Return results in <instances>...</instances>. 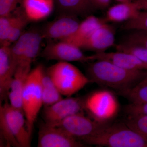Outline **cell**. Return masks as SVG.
Instances as JSON below:
<instances>
[{
    "mask_svg": "<svg viewBox=\"0 0 147 147\" xmlns=\"http://www.w3.org/2000/svg\"><path fill=\"white\" fill-rule=\"evenodd\" d=\"M86 76L91 83L115 90L121 94L146 78L147 71L126 69L100 60L88 66Z\"/></svg>",
    "mask_w": 147,
    "mask_h": 147,
    "instance_id": "6da1fadb",
    "label": "cell"
},
{
    "mask_svg": "<svg viewBox=\"0 0 147 147\" xmlns=\"http://www.w3.org/2000/svg\"><path fill=\"white\" fill-rule=\"evenodd\" d=\"M82 142L100 147H147V139L124 122L104 124L94 135Z\"/></svg>",
    "mask_w": 147,
    "mask_h": 147,
    "instance_id": "7a4b0ae2",
    "label": "cell"
},
{
    "mask_svg": "<svg viewBox=\"0 0 147 147\" xmlns=\"http://www.w3.org/2000/svg\"><path fill=\"white\" fill-rule=\"evenodd\" d=\"M44 69L43 66L39 65L31 71L22 93V109L31 136L37 117L43 105L41 81Z\"/></svg>",
    "mask_w": 147,
    "mask_h": 147,
    "instance_id": "3957f363",
    "label": "cell"
},
{
    "mask_svg": "<svg viewBox=\"0 0 147 147\" xmlns=\"http://www.w3.org/2000/svg\"><path fill=\"white\" fill-rule=\"evenodd\" d=\"M46 71L61 93L66 97L72 96L91 83L86 75L67 62H58Z\"/></svg>",
    "mask_w": 147,
    "mask_h": 147,
    "instance_id": "277c9868",
    "label": "cell"
},
{
    "mask_svg": "<svg viewBox=\"0 0 147 147\" xmlns=\"http://www.w3.org/2000/svg\"><path fill=\"white\" fill-rule=\"evenodd\" d=\"M84 110L91 119L107 123L118 114L119 103L115 94L109 90L94 91L84 98Z\"/></svg>",
    "mask_w": 147,
    "mask_h": 147,
    "instance_id": "5b68a950",
    "label": "cell"
},
{
    "mask_svg": "<svg viewBox=\"0 0 147 147\" xmlns=\"http://www.w3.org/2000/svg\"><path fill=\"white\" fill-rule=\"evenodd\" d=\"M83 113L72 115L54 125L61 128L71 137L82 142L94 135L105 124L97 122L85 116Z\"/></svg>",
    "mask_w": 147,
    "mask_h": 147,
    "instance_id": "8992f818",
    "label": "cell"
},
{
    "mask_svg": "<svg viewBox=\"0 0 147 147\" xmlns=\"http://www.w3.org/2000/svg\"><path fill=\"white\" fill-rule=\"evenodd\" d=\"M84 110V98L69 96L44 107L42 117L45 123L54 125L69 116L83 113Z\"/></svg>",
    "mask_w": 147,
    "mask_h": 147,
    "instance_id": "52a82bcc",
    "label": "cell"
},
{
    "mask_svg": "<svg viewBox=\"0 0 147 147\" xmlns=\"http://www.w3.org/2000/svg\"><path fill=\"white\" fill-rule=\"evenodd\" d=\"M0 113L5 117L9 127L20 146L30 147L32 136L27 127L24 111L13 108L7 101L1 104Z\"/></svg>",
    "mask_w": 147,
    "mask_h": 147,
    "instance_id": "ba28073f",
    "label": "cell"
},
{
    "mask_svg": "<svg viewBox=\"0 0 147 147\" xmlns=\"http://www.w3.org/2000/svg\"><path fill=\"white\" fill-rule=\"evenodd\" d=\"M40 56L47 60L58 62L84 63L91 61L90 55H84L81 48L62 40L47 43Z\"/></svg>",
    "mask_w": 147,
    "mask_h": 147,
    "instance_id": "9c48e42d",
    "label": "cell"
},
{
    "mask_svg": "<svg viewBox=\"0 0 147 147\" xmlns=\"http://www.w3.org/2000/svg\"><path fill=\"white\" fill-rule=\"evenodd\" d=\"M38 147H82L86 146L71 137L61 128L46 123L40 125Z\"/></svg>",
    "mask_w": 147,
    "mask_h": 147,
    "instance_id": "30bf717a",
    "label": "cell"
},
{
    "mask_svg": "<svg viewBox=\"0 0 147 147\" xmlns=\"http://www.w3.org/2000/svg\"><path fill=\"white\" fill-rule=\"evenodd\" d=\"M80 23L76 16L60 15L57 19L42 28L41 30L42 37L43 39L63 40L73 34Z\"/></svg>",
    "mask_w": 147,
    "mask_h": 147,
    "instance_id": "8fae6325",
    "label": "cell"
},
{
    "mask_svg": "<svg viewBox=\"0 0 147 147\" xmlns=\"http://www.w3.org/2000/svg\"><path fill=\"white\" fill-rule=\"evenodd\" d=\"M10 46H1L0 48V101L1 104L7 101L11 81L16 67Z\"/></svg>",
    "mask_w": 147,
    "mask_h": 147,
    "instance_id": "7c38bea8",
    "label": "cell"
},
{
    "mask_svg": "<svg viewBox=\"0 0 147 147\" xmlns=\"http://www.w3.org/2000/svg\"><path fill=\"white\" fill-rule=\"evenodd\" d=\"M115 30L107 23L98 27L84 42L81 49L94 51L96 53L105 52L114 45Z\"/></svg>",
    "mask_w": 147,
    "mask_h": 147,
    "instance_id": "4fadbf2b",
    "label": "cell"
},
{
    "mask_svg": "<svg viewBox=\"0 0 147 147\" xmlns=\"http://www.w3.org/2000/svg\"><path fill=\"white\" fill-rule=\"evenodd\" d=\"M90 56L91 61L105 60L126 69L147 71V64L131 54L125 52L119 51L110 53L103 52L96 53Z\"/></svg>",
    "mask_w": 147,
    "mask_h": 147,
    "instance_id": "5bb4252c",
    "label": "cell"
},
{
    "mask_svg": "<svg viewBox=\"0 0 147 147\" xmlns=\"http://www.w3.org/2000/svg\"><path fill=\"white\" fill-rule=\"evenodd\" d=\"M31 64L26 63H18L11 84L8 94L9 103L13 108L19 110H23L22 93L27 78L31 71Z\"/></svg>",
    "mask_w": 147,
    "mask_h": 147,
    "instance_id": "9a60e30c",
    "label": "cell"
},
{
    "mask_svg": "<svg viewBox=\"0 0 147 147\" xmlns=\"http://www.w3.org/2000/svg\"><path fill=\"white\" fill-rule=\"evenodd\" d=\"M106 23L103 18L90 15L80 22L75 32L62 41L71 43L81 48L84 42L102 24Z\"/></svg>",
    "mask_w": 147,
    "mask_h": 147,
    "instance_id": "2e32d148",
    "label": "cell"
},
{
    "mask_svg": "<svg viewBox=\"0 0 147 147\" xmlns=\"http://www.w3.org/2000/svg\"><path fill=\"white\" fill-rule=\"evenodd\" d=\"M22 8L30 21H41L48 17L55 7V0H23Z\"/></svg>",
    "mask_w": 147,
    "mask_h": 147,
    "instance_id": "e0dca14e",
    "label": "cell"
},
{
    "mask_svg": "<svg viewBox=\"0 0 147 147\" xmlns=\"http://www.w3.org/2000/svg\"><path fill=\"white\" fill-rule=\"evenodd\" d=\"M140 11L133 1L119 3L108 9L103 18L107 23L125 22L136 17Z\"/></svg>",
    "mask_w": 147,
    "mask_h": 147,
    "instance_id": "ac0fdd59",
    "label": "cell"
},
{
    "mask_svg": "<svg viewBox=\"0 0 147 147\" xmlns=\"http://www.w3.org/2000/svg\"><path fill=\"white\" fill-rule=\"evenodd\" d=\"M60 15L89 16L94 9L90 0H55Z\"/></svg>",
    "mask_w": 147,
    "mask_h": 147,
    "instance_id": "d6986e66",
    "label": "cell"
},
{
    "mask_svg": "<svg viewBox=\"0 0 147 147\" xmlns=\"http://www.w3.org/2000/svg\"><path fill=\"white\" fill-rule=\"evenodd\" d=\"M42 102L44 107L50 106L63 98L46 70L44 69L42 81Z\"/></svg>",
    "mask_w": 147,
    "mask_h": 147,
    "instance_id": "ffe728a7",
    "label": "cell"
},
{
    "mask_svg": "<svg viewBox=\"0 0 147 147\" xmlns=\"http://www.w3.org/2000/svg\"><path fill=\"white\" fill-rule=\"evenodd\" d=\"M43 39L41 30L38 29H32L31 35L20 63H32L38 55H40V47Z\"/></svg>",
    "mask_w": 147,
    "mask_h": 147,
    "instance_id": "44dd1931",
    "label": "cell"
},
{
    "mask_svg": "<svg viewBox=\"0 0 147 147\" xmlns=\"http://www.w3.org/2000/svg\"><path fill=\"white\" fill-rule=\"evenodd\" d=\"M16 18L11 30L7 46H10L17 40L24 32V30L30 21L25 14L23 8L16 11Z\"/></svg>",
    "mask_w": 147,
    "mask_h": 147,
    "instance_id": "7402d4cb",
    "label": "cell"
},
{
    "mask_svg": "<svg viewBox=\"0 0 147 147\" xmlns=\"http://www.w3.org/2000/svg\"><path fill=\"white\" fill-rule=\"evenodd\" d=\"M121 95L126 98L130 103H147V77L132 88Z\"/></svg>",
    "mask_w": 147,
    "mask_h": 147,
    "instance_id": "603a6c76",
    "label": "cell"
},
{
    "mask_svg": "<svg viewBox=\"0 0 147 147\" xmlns=\"http://www.w3.org/2000/svg\"><path fill=\"white\" fill-rule=\"evenodd\" d=\"M117 51L131 54L147 64V48L142 45L123 41L116 46Z\"/></svg>",
    "mask_w": 147,
    "mask_h": 147,
    "instance_id": "cb8c5ba5",
    "label": "cell"
},
{
    "mask_svg": "<svg viewBox=\"0 0 147 147\" xmlns=\"http://www.w3.org/2000/svg\"><path fill=\"white\" fill-rule=\"evenodd\" d=\"M124 123L129 127L141 134L147 140V115H127Z\"/></svg>",
    "mask_w": 147,
    "mask_h": 147,
    "instance_id": "d4e9b609",
    "label": "cell"
},
{
    "mask_svg": "<svg viewBox=\"0 0 147 147\" xmlns=\"http://www.w3.org/2000/svg\"><path fill=\"white\" fill-rule=\"evenodd\" d=\"M12 13L7 16H0L1 46H7L9 36L16 18V14L13 15Z\"/></svg>",
    "mask_w": 147,
    "mask_h": 147,
    "instance_id": "484cf974",
    "label": "cell"
},
{
    "mask_svg": "<svg viewBox=\"0 0 147 147\" xmlns=\"http://www.w3.org/2000/svg\"><path fill=\"white\" fill-rule=\"evenodd\" d=\"M122 28L126 30L147 31V11H140L136 17L124 22Z\"/></svg>",
    "mask_w": 147,
    "mask_h": 147,
    "instance_id": "4316f807",
    "label": "cell"
},
{
    "mask_svg": "<svg viewBox=\"0 0 147 147\" xmlns=\"http://www.w3.org/2000/svg\"><path fill=\"white\" fill-rule=\"evenodd\" d=\"M123 41L142 45L147 48V31L134 30L126 36Z\"/></svg>",
    "mask_w": 147,
    "mask_h": 147,
    "instance_id": "83f0119b",
    "label": "cell"
},
{
    "mask_svg": "<svg viewBox=\"0 0 147 147\" xmlns=\"http://www.w3.org/2000/svg\"><path fill=\"white\" fill-rule=\"evenodd\" d=\"M23 0H0V16L11 14L16 9L18 4Z\"/></svg>",
    "mask_w": 147,
    "mask_h": 147,
    "instance_id": "f1b7e54d",
    "label": "cell"
},
{
    "mask_svg": "<svg viewBox=\"0 0 147 147\" xmlns=\"http://www.w3.org/2000/svg\"><path fill=\"white\" fill-rule=\"evenodd\" d=\"M125 111L127 115H147V103L134 104L129 103L125 106Z\"/></svg>",
    "mask_w": 147,
    "mask_h": 147,
    "instance_id": "f546056e",
    "label": "cell"
},
{
    "mask_svg": "<svg viewBox=\"0 0 147 147\" xmlns=\"http://www.w3.org/2000/svg\"><path fill=\"white\" fill-rule=\"evenodd\" d=\"M94 9L103 10L109 7L111 0H90Z\"/></svg>",
    "mask_w": 147,
    "mask_h": 147,
    "instance_id": "4dcf8cb0",
    "label": "cell"
},
{
    "mask_svg": "<svg viewBox=\"0 0 147 147\" xmlns=\"http://www.w3.org/2000/svg\"><path fill=\"white\" fill-rule=\"evenodd\" d=\"M138 9L141 11H147V0H133Z\"/></svg>",
    "mask_w": 147,
    "mask_h": 147,
    "instance_id": "1f68e13d",
    "label": "cell"
},
{
    "mask_svg": "<svg viewBox=\"0 0 147 147\" xmlns=\"http://www.w3.org/2000/svg\"><path fill=\"white\" fill-rule=\"evenodd\" d=\"M119 3L130 2L133 1V0H115Z\"/></svg>",
    "mask_w": 147,
    "mask_h": 147,
    "instance_id": "d6a6232c",
    "label": "cell"
}]
</instances>
